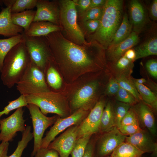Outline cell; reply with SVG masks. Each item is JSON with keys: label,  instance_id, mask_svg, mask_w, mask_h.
<instances>
[{"label": "cell", "instance_id": "obj_1", "mask_svg": "<svg viewBox=\"0 0 157 157\" xmlns=\"http://www.w3.org/2000/svg\"><path fill=\"white\" fill-rule=\"evenodd\" d=\"M45 37L52 59L58 63L84 68L105 62V50L95 41L77 44L66 38L60 31L51 33Z\"/></svg>", "mask_w": 157, "mask_h": 157}, {"label": "cell", "instance_id": "obj_2", "mask_svg": "<svg viewBox=\"0 0 157 157\" xmlns=\"http://www.w3.org/2000/svg\"><path fill=\"white\" fill-rule=\"evenodd\" d=\"M122 0H106L98 28L90 35V41H95L106 50L111 43L123 17Z\"/></svg>", "mask_w": 157, "mask_h": 157}, {"label": "cell", "instance_id": "obj_3", "mask_svg": "<svg viewBox=\"0 0 157 157\" xmlns=\"http://www.w3.org/2000/svg\"><path fill=\"white\" fill-rule=\"evenodd\" d=\"M31 59L24 42L14 47L6 56L1 72L4 85L11 88L19 81Z\"/></svg>", "mask_w": 157, "mask_h": 157}, {"label": "cell", "instance_id": "obj_4", "mask_svg": "<svg viewBox=\"0 0 157 157\" xmlns=\"http://www.w3.org/2000/svg\"><path fill=\"white\" fill-rule=\"evenodd\" d=\"M59 24L65 34V37L77 44L86 43L84 34L77 22V12L73 0L58 1Z\"/></svg>", "mask_w": 157, "mask_h": 157}, {"label": "cell", "instance_id": "obj_5", "mask_svg": "<svg viewBox=\"0 0 157 157\" xmlns=\"http://www.w3.org/2000/svg\"><path fill=\"white\" fill-rule=\"evenodd\" d=\"M59 94L50 91L24 96L28 104L36 105L44 115L54 113L65 118L70 115L69 108L65 100Z\"/></svg>", "mask_w": 157, "mask_h": 157}, {"label": "cell", "instance_id": "obj_6", "mask_svg": "<svg viewBox=\"0 0 157 157\" xmlns=\"http://www.w3.org/2000/svg\"><path fill=\"white\" fill-rule=\"evenodd\" d=\"M16 88L21 95L50 91L43 72L31 60L27 68L16 83Z\"/></svg>", "mask_w": 157, "mask_h": 157}, {"label": "cell", "instance_id": "obj_7", "mask_svg": "<svg viewBox=\"0 0 157 157\" xmlns=\"http://www.w3.org/2000/svg\"><path fill=\"white\" fill-rule=\"evenodd\" d=\"M24 43L31 59L43 72L47 64L52 59L46 37L25 36Z\"/></svg>", "mask_w": 157, "mask_h": 157}, {"label": "cell", "instance_id": "obj_8", "mask_svg": "<svg viewBox=\"0 0 157 157\" xmlns=\"http://www.w3.org/2000/svg\"><path fill=\"white\" fill-rule=\"evenodd\" d=\"M28 109L32 119L34 138L33 150L31 157H33L41 147L43 136L45 130L55 122L58 117L46 116L43 114L36 105L29 104L26 106Z\"/></svg>", "mask_w": 157, "mask_h": 157}, {"label": "cell", "instance_id": "obj_9", "mask_svg": "<svg viewBox=\"0 0 157 157\" xmlns=\"http://www.w3.org/2000/svg\"><path fill=\"white\" fill-rule=\"evenodd\" d=\"M88 110L81 108L65 118L58 117L53 125L42 138L41 148H47L60 133L69 127L79 124L87 115Z\"/></svg>", "mask_w": 157, "mask_h": 157}, {"label": "cell", "instance_id": "obj_10", "mask_svg": "<svg viewBox=\"0 0 157 157\" xmlns=\"http://www.w3.org/2000/svg\"><path fill=\"white\" fill-rule=\"evenodd\" d=\"M24 112L23 107H20L8 117L0 120V142L11 141L17 135V132L24 131L26 127Z\"/></svg>", "mask_w": 157, "mask_h": 157}, {"label": "cell", "instance_id": "obj_11", "mask_svg": "<svg viewBox=\"0 0 157 157\" xmlns=\"http://www.w3.org/2000/svg\"><path fill=\"white\" fill-rule=\"evenodd\" d=\"M98 139L94 157H104L109 156L121 144L125 141L126 136L122 134L115 127L105 133Z\"/></svg>", "mask_w": 157, "mask_h": 157}, {"label": "cell", "instance_id": "obj_12", "mask_svg": "<svg viewBox=\"0 0 157 157\" xmlns=\"http://www.w3.org/2000/svg\"><path fill=\"white\" fill-rule=\"evenodd\" d=\"M106 105L101 100L97 102L90 113L78 125L77 138L90 136L99 132L101 117Z\"/></svg>", "mask_w": 157, "mask_h": 157}, {"label": "cell", "instance_id": "obj_13", "mask_svg": "<svg viewBox=\"0 0 157 157\" xmlns=\"http://www.w3.org/2000/svg\"><path fill=\"white\" fill-rule=\"evenodd\" d=\"M79 124L67 129L50 143L47 148L56 151L60 157H69L77 139Z\"/></svg>", "mask_w": 157, "mask_h": 157}, {"label": "cell", "instance_id": "obj_14", "mask_svg": "<svg viewBox=\"0 0 157 157\" xmlns=\"http://www.w3.org/2000/svg\"><path fill=\"white\" fill-rule=\"evenodd\" d=\"M33 22L44 21L60 26L58 1L37 0Z\"/></svg>", "mask_w": 157, "mask_h": 157}, {"label": "cell", "instance_id": "obj_15", "mask_svg": "<svg viewBox=\"0 0 157 157\" xmlns=\"http://www.w3.org/2000/svg\"><path fill=\"white\" fill-rule=\"evenodd\" d=\"M98 84L96 81L90 82L83 86L75 93L71 101L74 109L83 108L88 110L94 104Z\"/></svg>", "mask_w": 157, "mask_h": 157}, {"label": "cell", "instance_id": "obj_16", "mask_svg": "<svg viewBox=\"0 0 157 157\" xmlns=\"http://www.w3.org/2000/svg\"><path fill=\"white\" fill-rule=\"evenodd\" d=\"M130 22L133 31L139 34L145 28L148 23V17L144 6L138 0H132L129 3Z\"/></svg>", "mask_w": 157, "mask_h": 157}, {"label": "cell", "instance_id": "obj_17", "mask_svg": "<svg viewBox=\"0 0 157 157\" xmlns=\"http://www.w3.org/2000/svg\"><path fill=\"white\" fill-rule=\"evenodd\" d=\"M139 34L132 31L126 39L117 44L109 46L105 50L107 58L111 64L122 56L127 50L138 44L140 40Z\"/></svg>", "mask_w": 157, "mask_h": 157}, {"label": "cell", "instance_id": "obj_18", "mask_svg": "<svg viewBox=\"0 0 157 157\" xmlns=\"http://www.w3.org/2000/svg\"><path fill=\"white\" fill-rule=\"evenodd\" d=\"M126 142H128L143 153L152 154L157 157V144L149 133L144 130L140 131L131 136L126 137Z\"/></svg>", "mask_w": 157, "mask_h": 157}, {"label": "cell", "instance_id": "obj_19", "mask_svg": "<svg viewBox=\"0 0 157 157\" xmlns=\"http://www.w3.org/2000/svg\"><path fill=\"white\" fill-rule=\"evenodd\" d=\"M137 115L139 123L147 128L151 135L156 136L157 129L152 110L143 101L133 106Z\"/></svg>", "mask_w": 157, "mask_h": 157}, {"label": "cell", "instance_id": "obj_20", "mask_svg": "<svg viewBox=\"0 0 157 157\" xmlns=\"http://www.w3.org/2000/svg\"><path fill=\"white\" fill-rule=\"evenodd\" d=\"M10 7L3 8L0 12V35L9 38L22 34L24 29L14 24L11 19Z\"/></svg>", "mask_w": 157, "mask_h": 157}, {"label": "cell", "instance_id": "obj_21", "mask_svg": "<svg viewBox=\"0 0 157 157\" xmlns=\"http://www.w3.org/2000/svg\"><path fill=\"white\" fill-rule=\"evenodd\" d=\"M61 30L60 26L50 22L36 21L33 22L28 29L23 33L28 37L46 36L51 33Z\"/></svg>", "mask_w": 157, "mask_h": 157}, {"label": "cell", "instance_id": "obj_22", "mask_svg": "<svg viewBox=\"0 0 157 157\" xmlns=\"http://www.w3.org/2000/svg\"><path fill=\"white\" fill-rule=\"evenodd\" d=\"M135 60L151 55H157V36L156 32L151 33L134 49Z\"/></svg>", "mask_w": 157, "mask_h": 157}, {"label": "cell", "instance_id": "obj_23", "mask_svg": "<svg viewBox=\"0 0 157 157\" xmlns=\"http://www.w3.org/2000/svg\"><path fill=\"white\" fill-rule=\"evenodd\" d=\"M24 33L4 39H0V72L3 67L4 58L8 53L18 44L24 42Z\"/></svg>", "mask_w": 157, "mask_h": 157}, {"label": "cell", "instance_id": "obj_24", "mask_svg": "<svg viewBox=\"0 0 157 157\" xmlns=\"http://www.w3.org/2000/svg\"><path fill=\"white\" fill-rule=\"evenodd\" d=\"M113 106L110 101L106 104L101 117L99 132H107L116 127Z\"/></svg>", "mask_w": 157, "mask_h": 157}, {"label": "cell", "instance_id": "obj_25", "mask_svg": "<svg viewBox=\"0 0 157 157\" xmlns=\"http://www.w3.org/2000/svg\"><path fill=\"white\" fill-rule=\"evenodd\" d=\"M132 31V25L127 14L125 13L123 15L121 24L115 33L113 39L109 46L117 44L123 41L129 36Z\"/></svg>", "mask_w": 157, "mask_h": 157}, {"label": "cell", "instance_id": "obj_26", "mask_svg": "<svg viewBox=\"0 0 157 157\" xmlns=\"http://www.w3.org/2000/svg\"><path fill=\"white\" fill-rule=\"evenodd\" d=\"M35 13L36 10H29L11 13V20L15 24L22 28L25 31L28 29L33 22Z\"/></svg>", "mask_w": 157, "mask_h": 157}, {"label": "cell", "instance_id": "obj_27", "mask_svg": "<svg viewBox=\"0 0 157 157\" xmlns=\"http://www.w3.org/2000/svg\"><path fill=\"white\" fill-rule=\"evenodd\" d=\"M133 81L142 101L152 110L156 111L157 108V97L155 94L144 84Z\"/></svg>", "mask_w": 157, "mask_h": 157}, {"label": "cell", "instance_id": "obj_28", "mask_svg": "<svg viewBox=\"0 0 157 157\" xmlns=\"http://www.w3.org/2000/svg\"><path fill=\"white\" fill-rule=\"evenodd\" d=\"M52 58L49 61L44 71H45L44 76H46L47 84L51 88L54 90L59 89L62 85L61 78L53 65Z\"/></svg>", "mask_w": 157, "mask_h": 157}, {"label": "cell", "instance_id": "obj_29", "mask_svg": "<svg viewBox=\"0 0 157 157\" xmlns=\"http://www.w3.org/2000/svg\"><path fill=\"white\" fill-rule=\"evenodd\" d=\"M144 153L131 144L124 142L111 154V157H142Z\"/></svg>", "mask_w": 157, "mask_h": 157}, {"label": "cell", "instance_id": "obj_30", "mask_svg": "<svg viewBox=\"0 0 157 157\" xmlns=\"http://www.w3.org/2000/svg\"><path fill=\"white\" fill-rule=\"evenodd\" d=\"M115 78L120 87L130 93L135 97L138 102L142 101L140 95L131 78L124 75L117 74Z\"/></svg>", "mask_w": 157, "mask_h": 157}, {"label": "cell", "instance_id": "obj_31", "mask_svg": "<svg viewBox=\"0 0 157 157\" xmlns=\"http://www.w3.org/2000/svg\"><path fill=\"white\" fill-rule=\"evenodd\" d=\"M133 63L123 56L111 65L114 71L117 74L129 77L133 71Z\"/></svg>", "mask_w": 157, "mask_h": 157}, {"label": "cell", "instance_id": "obj_32", "mask_svg": "<svg viewBox=\"0 0 157 157\" xmlns=\"http://www.w3.org/2000/svg\"><path fill=\"white\" fill-rule=\"evenodd\" d=\"M31 130V127L30 126H27L26 127L25 130L22 132L21 140L18 142L15 150L12 154L7 157H21L24 150L33 138Z\"/></svg>", "mask_w": 157, "mask_h": 157}, {"label": "cell", "instance_id": "obj_33", "mask_svg": "<svg viewBox=\"0 0 157 157\" xmlns=\"http://www.w3.org/2000/svg\"><path fill=\"white\" fill-rule=\"evenodd\" d=\"M91 136H85L77 139L70 154L71 157H83Z\"/></svg>", "mask_w": 157, "mask_h": 157}, {"label": "cell", "instance_id": "obj_34", "mask_svg": "<svg viewBox=\"0 0 157 157\" xmlns=\"http://www.w3.org/2000/svg\"><path fill=\"white\" fill-rule=\"evenodd\" d=\"M104 7L89 8L85 12L79 15L80 22L90 20H99L103 14Z\"/></svg>", "mask_w": 157, "mask_h": 157}, {"label": "cell", "instance_id": "obj_35", "mask_svg": "<svg viewBox=\"0 0 157 157\" xmlns=\"http://www.w3.org/2000/svg\"><path fill=\"white\" fill-rule=\"evenodd\" d=\"M37 0H15L10 8L11 13L22 12L36 7Z\"/></svg>", "mask_w": 157, "mask_h": 157}, {"label": "cell", "instance_id": "obj_36", "mask_svg": "<svg viewBox=\"0 0 157 157\" xmlns=\"http://www.w3.org/2000/svg\"><path fill=\"white\" fill-rule=\"evenodd\" d=\"M131 106L129 104L118 101L113 106L116 127L118 129L121 126V122L122 118Z\"/></svg>", "mask_w": 157, "mask_h": 157}, {"label": "cell", "instance_id": "obj_37", "mask_svg": "<svg viewBox=\"0 0 157 157\" xmlns=\"http://www.w3.org/2000/svg\"><path fill=\"white\" fill-rule=\"evenodd\" d=\"M28 104L27 103L24 95H21L17 99L8 102V104L0 111V120L1 116L3 115H8L11 111L21 107L26 106Z\"/></svg>", "mask_w": 157, "mask_h": 157}, {"label": "cell", "instance_id": "obj_38", "mask_svg": "<svg viewBox=\"0 0 157 157\" xmlns=\"http://www.w3.org/2000/svg\"><path fill=\"white\" fill-rule=\"evenodd\" d=\"M115 96L118 101L129 104L131 106L138 103L133 95L121 87Z\"/></svg>", "mask_w": 157, "mask_h": 157}, {"label": "cell", "instance_id": "obj_39", "mask_svg": "<svg viewBox=\"0 0 157 157\" xmlns=\"http://www.w3.org/2000/svg\"><path fill=\"white\" fill-rule=\"evenodd\" d=\"M138 124H139L138 117L132 106L122 120L121 126Z\"/></svg>", "mask_w": 157, "mask_h": 157}, {"label": "cell", "instance_id": "obj_40", "mask_svg": "<svg viewBox=\"0 0 157 157\" xmlns=\"http://www.w3.org/2000/svg\"><path fill=\"white\" fill-rule=\"evenodd\" d=\"M118 129L122 134L128 136L133 135L142 129L138 124L122 125Z\"/></svg>", "mask_w": 157, "mask_h": 157}, {"label": "cell", "instance_id": "obj_41", "mask_svg": "<svg viewBox=\"0 0 157 157\" xmlns=\"http://www.w3.org/2000/svg\"><path fill=\"white\" fill-rule=\"evenodd\" d=\"M120 86L115 78H111L107 84L106 93L110 96L116 95Z\"/></svg>", "mask_w": 157, "mask_h": 157}, {"label": "cell", "instance_id": "obj_42", "mask_svg": "<svg viewBox=\"0 0 157 157\" xmlns=\"http://www.w3.org/2000/svg\"><path fill=\"white\" fill-rule=\"evenodd\" d=\"M56 151L48 148H40L36 152L34 157H59Z\"/></svg>", "mask_w": 157, "mask_h": 157}, {"label": "cell", "instance_id": "obj_43", "mask_svg": "<svg viewBox=\"0 0 157 157\" xmlns=\"http://www.w3.org/2000/svg\"><path fill=\"white\" fill-rule=\"evenodd\" d=\"M99 20H90L82 23L87 32L90 35L94 33L97 30L99 26Z\"/></svg>", "mask_w": 157, "mask_h": 157}, {"label": "cell", "instance_id": "obj_44", "mask_svg": "<svg viewBox=\"0 0 157 157\" xmlns=\"http://www.w3.org/2000/svg\"><path fill=\"white\" fill-rule=\"evenodd\" d=\"M79 15L82 14L89 8L91 0H73Z\"/></svg>", "mask_w": 157, "mask_h": 157}, {"label": "cell", "instance_id": "obj_45", "mask_svg": "<svg viewBox=\"0 0 157 157\" xmlns=\"http://www.w3.org/2000/svg\"><path fill=\"white\" fill-rule=\"evenodd\" d=\"M145 66L149 74L155 78H157V61L156 59H151L147 60Z\"/></svg>", "mask_w": 157, "mask_h": 157}, {"label": "cell", "instance_id": "obj_46", "mask_svg": "<svg viewBox=\"0 0 157 157\" xmlns=\"http://www.w3.org/2000/svg\"><path fill=\"white\" fill-rule=\"evenodd\" d=\"M149 13L151 19L154 21L157 20V0H153L149 7Z\"/></svg>", "mask_w": 157, "mask_h": 157}, {"label": "cell", "instance_id": "obj_47", "mask_svg": "<svg viewBox=\"0 0 157 157\" xmlns=\"http://www.w3.org/2000/svg\"><path fill=\"white\" fill-rule=\"evenodd\" d=\"M8 142H2L0 144V157H7L8 149Z\"/></svg>", "mask_w": 157, "mask_h": 157}, {"label": "cell", "instance_id": "obj_48", "mask_svg": "<svg viewBox=\"0 0 157 157\" xmlns=\"http://www.w3.org/2000/svg\"><path fill=\"white\" fill-rule=\"evenodd\" d=\"M94 144L89 142L83 157H94Z\"/></svg>", "mask_w": 157, "mask_h": 157}, {"label": "cell", "instance_id": "obj_49", "mask_svg": "<svg viewBox=\"0 0 157 157\" xmlns=\"http://www.w3.org/2000/svg\"><path fill=\"white\" fill-rule=\"evenodd\" d=\"M123 56L129 60L134 62L135 60L136 53L134 49L131 48L127 50Z\"/></svg>", "mask_w": 157, "mask_h": 157}, {"label": "cell", "instance_id": "obj_50", "mask_svg": "<svg viewBox=\"0 0 157 157\" xmlns=\"http://www.w3.org/2000/svg\"><path fill=\"white\" fill-rule=\"evenodd\" d=\"M106 1V0H91L89 8L104 7Z\"/></svg>", "mask_w": 157, "mask_h": 157}, {"label": "cell", "instance_id": "obj_51", "mask_svg": "<svg viewBox=\"0 0 157 157\" xmlns=\"http://www.w3.org/2000/svg\"><path fill=\"white\" fill-rule=\"evenodd\" d=\"M15 1V0H3V3L6 7H11Z\"/></svg>", "mask_w": 157, "mask_h": 157}, {"label": "cell", "instance_id": "obj_52", "mask_svg": "<svg viewBox=\"0 0 157 157\" xmlns=\"http://www.w3.org/2000/svg\"><path fill=\"white\" fill-rule=\"evenodd\" d=\"M3 4V0H0V6L2 5Z\"/></svg>", "mask_w": 157, "mask_h": 157}, {"label": "cell", "instance_id": "obj_53", "mask_svg": "<svg viewBox=\"0 0 157 157\" xmlns=\"http://www.w3.org/2000/svg\"><path fill=\"white\" fill-rule=\"evenodd\" d=\"M104 157H111V156H105Z\"/></svg>", "mask_w": 157, "mask_h": 157}, {"label": "cell", "instance_id": "obj_54", "mask_svg": "<svg viewBox=\"0 0 157 157\" xmlns=\"http://www.w3.org/2000/svg\"><path fill=\"white\" fill-rule=\"evenodd\" d=\"M1 131V126H0V131Z\"/></svg>", "mask_w": 157, "mask_h": 157}]
</instances>
